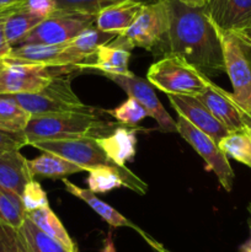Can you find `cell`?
Wrapping results in <instances>:
<instances>
[{"label": "cell", "mask_w": 251, "mask_h": 252, "mask_svg": "<svg viewBox=\"0 0 251 252\" xmlns=\"http://www.w3.org/2000/svg\"><path fill=\"white\" fill-rule=\"evenodd\" d=\"M240 115L241 121H243L244 129L251 135V110H245L240 106Z\"/></svg>", "instance_id": "cell-36"}, {"label": "cell", "mask_w": 251, "mask_h": 252, "mask_svg": "<svg viewBox=\"0 0 251 252\" xmlns=\"http://www.w3.org/2000/svg\"><path fill=\"white\" fill-rule=\"evenodd\" d=\"M218 147L226 157L251 169V135L245 129L230 132L218 143Z\"/></svg>", "instance_id": "cell-26"}, {"label": "cell", "mask_w": 251, "mask_h": 252, "mask_svg": "<svg viewBox=\"0 0 251 252\" xmlns=\"http://www.w3.org/2000/svg\"><path fill=\"white\" fill-rule=\"evenodd\" d=\"M219 36L234 100L245 110H251V48L235 33L219 32Z\"/></svg>", "instance_id": "cell-7"}, {"label": "cell", "mask_w": 251, "mask_h": 252, "mask_svg": "<svg viewBox=\"0 0 251 252\" xmlns=\"http://www.w3.org/2000/svg\"><path fill=\"white\" fill-rule=\"evenodd\" d=\"M34 180L29 160L20 152L0 155V189L21 197L25 186Z\"/></svg>", "instance_id": "cell-18"}, {"label": "cell", "mask_w": 251, "mask_h": 252, "mask_svg": "<svg viewBox=\"0 0 251 252\" xmlns=\"http://www.w3.org/2000/svg\"><path fill=\"white\" fill-rule=\"evenodd\" d=\"M203 11L220 33H236L251 26V0H208Z\"/></svg>", "instance_id": "cell-13"}, {"label": "cell", "mask_w": 251, "mask_h": 252, "mask_svg": "<svg viewBox=\"0 0 251 252\" xmlns=\"http://www.w3.org/2000/svg\"><path fill=\"white\" fill-rule=\"evenodd\" d=\"M176 128L177 133L198 153L199 157L206 161L208 169L218 177L221 187L226 192H230L233 189L235 174L231 169L228 157L221 152L218 144L181 116L177 117Z\"/></svg>", "instance_id": "cell-10"}, {"label": "cell", "mask_w": 251, "mask_h": 252, "mask_svg": "<svg viewBox=\"0 0 251 252\" xmlns=\"http://www.w3.org/2000/svg\"><path fill=\"white\" fill-rule=\"evenodd\" d=\"M137 129L142 128H127L121 125L107 137L96 138V142L115 164L126 167V162L132 161L137 153Z\"/></svg>", "instance_id": "cell-19"}, {"label": "cell", "mask_w": 251, "mask_h": 252, "mask_svg": "<svg viewBox=\"0 0 251 252\" xmlns=\"http://www.w3.org/2000/svg\"><path fill=\"white\" fill-rule=\"evenodd\" d=\"M106 115L115 118L117 123L122 126L135 127L140 121L149 117V113L140 106V103L133 97H128L125 102L121 103L112 110H103Z\"/></svg>", "instance_id": "cell-30"}, {"label": "cell", "mask_w": 251, "mask_h": 252, "mask_svg": "<svg viewBox=\"0 0 251 252\" xmlns=\"http://www.w3.org/2000/svg\"><path fill=\"white\" fill-rule=\"evenodd\" d=\"M20 1V0H0V5H6V4H12V2Z\"/></svg>", "instance_id": "cell-41"}, {"label": "cell", "mask_w": 251, "mask_h": 252, "mask_svg": "<svg viewBox=\"0 0 251 252\" xmlns=\"http://www.w3.org/2000/svg\"><path fill=\"white\" fill-rule=\"evenodd\" d=\"M97 112H66L32 117L24 135L29 145L39 140L103 138L113 132L120 123H115Z\"/></svg>", "instance_id": "cell-2"}, {"label": "cell", "mask_w": 251, "mask_h": 252, "mask_svg": "<svg viewBox=\"0 0 251 252\" xmlns=\"http://www.w3.org/2000/svg\"><path fill=\"white\" fill-rule=\"evenodd\" d=\"M235 34L241 39V41L245 42V43L251 48V26L248 27V29L243 30V31L236 32Z\"/></svg>", "instance_id": "cell-38"}, {"label": "cell", "mask_w": 251, "mask_h": 252, "mask_svg": "<svg viewBox=\"0 0 251 252\" xmlns=\"http://www.w3.org/2000/svg\"><path fill=\"white\" fill-rule=\"evenodd\" d=\"M169 30L154 53L175 56L203 73L213 76L225 71L219 32L203 9H194L180 0H166Z\"/></svg>", "instance_id": "cell-1"}, {"label": "cell", "mask_w": 251, "mask_h": 252, "mask_svg": "<svg viewBox=\"0 0 251 252\" xmlns=\"http://www.w3.org/2000/svg\"><path fill=\"white\" fill-rule=\"evenodd\" d=\"M32 116L12 96L0 95V130L24 133Z\"/></svg>", "instance_id": "cell-23"}, {"label": "cell", "mask_w": 251, "mask_h": 252, "mask_svg": "<svg viewBox=\"0 0 251 252\" xmlns=\"http://www.w3.org/2000/svg\"><path fill=\"white\" fill-rule=\"evenodd\" d=\"M25 10L46 20L57 11L54 0H25Z\"/></svg>", "instance_id": "cell-35"}, {"label": "cell", "mask_w": 251, "mask_h": 252, "mask_svg": "<svg viewBox=\"0 0 251 252\" xmlns=\"http://www.w3.org/2000/svg\"><path fill=\"white\" fill-rule=\"evenodd\" d=\"M0 252H32L20 229L0 220Z\"/></svg>", "instance_id": "cell-31"}, {"label": "cell", "mask_w": 251, "mask_h": 252, "mask_svg": "<svg viewBox=\"0 0 251 252\" xmlns=\"http://www.w3.org/2000/svg\"><path fill=\"white\" fill-rule=\"evenodd\" d=\"M147 79L167 95L189 96L203 93L211 80L191 64L175 56H164L153 63L148 69Z\"/></svg>", "instance_id": "cell-4"}, {"label": "cell", "mask_w": 251, "mask_h": 252, "mask_svg": "<svg viewBox=\"0 0 251 252\" xmlns=\"http://www.w3.org/2000/svg\"><path fill=\"white\" fill-rule=\"evenodd\" d=\"M207 108L209 112L229 130L244 129L243 121L240 115V106L238 105L233 97V94L224 89L219 88L217 84L209 80L206 90L196 96Z\"/></svg>", "instance_id": "cell-15"}, {"label": "cell", "mask_w": 251, "mask_h": 252, "mask_svg": "<svg viewBox=\"0 0 251 252\" xmlns=\"http://www.w3.org/2000/svg\"><path fill=\"white\" fill-rule=\"evenodd\" d=\"M21 199L25 209H26V213L44 208V207H49L47 193L36 180H32L25 186L24 192L21 194Z\"/></svg>", "instance_id": "cell-32"}, {"label": "cell", "mask_w": 251, "mask_h": 252, "mask_svg": "<svg viewBox=\"0 0 251 252\" xmlns=\"http://www.w3.org/2000/svg\"><path fill=\"white\" fill-rule=\"evenodd\" d=\"M12 97L32 116L54 115L66 112H97L98 108L86 106L76 96L70 86L69 75L53 78L47 88L36 94H21Z\"/></svg>", "instance_id": "cell-5"}, {"label": "cell", "mask_w": 251, "mask_h": 252, "mask_svg": "<svg viewBox=\"0 0 251 252\" xmlns=\"http://www.w3.org/2000/svg\"><path fill=\"white\" fill-rule=\"evenodd\" d=\"M167 98L179 116L188 121L197 129L206 133L217 144L230 133L196 96L167 95Z\"/></svg>", "instance_id": "cell-14"}, {"label": "cell", "mask_w": 251, "mask_h": 252, "mask_svg": "<svg viewBox=\"0 0 251 252\" xmlns=\"http://www.w3.org/2000/svg\"><path fill=\"white\" fill-rule=\"evenodd\" d=\"M63 184L69 193H71L73 196H75L76 198L85 202L93 211H95L96 213H97L103 220L107 221L111 226H113V228H122V226H125V228L133 229V230L137 231V233L147 241L148 245L152 246L153 250H155V249L161 246V244L157 243V241L154 240L152 236L148 235L144 230H142L139 226H137L134 223H132L129 219L126 218L125 216H122L117 209H115L113 207H111L110 204L98 198V197L96 196L95 193H93L90 189H81V187L76 186L73 182L69 181L68 179H63Z\"/></svg>", "instance_id": "cell-16"}, {"label": "cell", "mask_w": 251, "mask_h": 252, "mask_svg": "<svg viewBox=\"0 0 251 252\" xmlns=\"http://www.w3.org/2000/svg\"><path fill=\"white\" fill-rule=\"evenodd\" d=\"M64 46H65V43L56 44V46L41 43L19 44V46L12 47L11 53L9 56L12 57V58L21 59V61L52 66L58 54L63 51Z\"/></svg>", "instance_id": "cell-24"}, {"label": "cell", "mask_w": 251, "mask_h": 252, "mask_svg": "<svg viewBox=\"0 0 251 252\" xmlns=\"http://www.w3.org/2000/svg\"><path fill=\"white\" fill-rule=\"evenodd\" d=\"M144 5L135 0H123L111 5L96 15L95 27L106 33L118 36L132 26Z\"/></svg>", "instance_id": "cell-17"}, {"label": "cell", "mask_w": 251, "mask_h": 252, "mask_svg": "<svg viewBox=\"0 0 251 252\" xmlns=\"http://www.w3.org/2000/svg\"><path fill=\"white\" fill-rule=\"evenodd\" d=\"M29 167L34 176L47 179H65V176L84 171L81 167L52 153H42L39 157L29 160Z\"/></svg>", "instance_id": "cell-22"}, {"label": "cell", "mask_w": 251, "mask_h": 252, "mask_svg": "<svg viewBox=\"0 0 251 252\" xmlns=\"http://www.w3.org/2000/svg\"><path fill=\"white\" fill-rule=\"evenodd\" d=\"M95 20L96 16L94 15L56 11L34 27L20 44L41 43L56 46L68 43L84 30L95 26Z\"/></svg>", "instance_id": "cell-9"}, {"label": "cell", "mask_w": 251, "mask_h": 252, "mask_svg": "<svg viewBox=\"0 0 251 252\" xmlns=\"http://www.w3.org/2000/svg\"><path fill=\"white\" fill-rule=\"evenodd\" d=\"M31 147L41 150L43 153H52L63 159L78 165L84 171H90L100 166L116 167L118 166L106 155L101 149L95 138H76V139H61V140H39L32 143Z\"/></svg>", "instance_id": "cell-8"}, {"label": "cell", "mask_w": 251, "mask_h": 252, "mask_svg": "<svg viewBox=\"0 0 251 252\" xmlns=\"http://www.w3.org/2000/svg\"><path fill=\"white\" fill-rule=\"evenodd\" d=\"M42 21L43 19L31 14L25 9L7 17L5 21V34H6V39L10 46L15 47L21 43L22 39Z\"/></svg>", "instance_id": "cell-25"}, {"label": "cell", "mask_w": 251, "mask_h": 252, "mask_svg": "<svg viewBox=\"0 0 251 252\" xmlns=\"http://www.w3.org/2000/svg\"><path fill=\"white\" fill-rule=\"evenodd\" d=\"M240 252H251V239L240 248Z\"/></svg>", "instance_id": "cell-40"}, {"label": "cell", "mask_w": 251, "mask_h": 252, "mask_svg": "<svg viewBox=\"0 0 251 252\" xmlns=\"http://www.w3.org/2000/svg\"><path fill=\"white\" fill-rule=\"evenodd\" d=\"M20 230L32 252H68L62 244L43 233L27 217Z\"/></svg>", "instance_id": "cell-27"}, {"label": "cell", "mask_w": 251, "mask_h": 252, "mask_svg": "<svg viewBox=\"0 0 251 252\" xmlns=\"http://www.w3.org/2000/svg\"><path fill=\"white\" fill-rule=\"evenodd\" d=\"M76 68L48 66L7 56L0 59V95L36 94L51 84L53 78L66 75Z\"/></svg>", "instance_id": "cell-3"}, {"label": "cell", "mask_w": 251, "mask_h": 252, "mask_svg": "<svg viewBox=\"0 0 251 252\" xmlns=\"http://www.w3.org/2000/svg\"><path fill=\"white\" fill-rule=\"evenodd\" d=\"M181 2H184L185 5L189 7H194V9H203L206 6V4L208 2V0H180Z\"/></svg>", "instance_id": "cell-39"}, {"label": "cell", "mask_w": 251, "mask_h": 252, "mask_svg": "<svg viewBox=\"0 0 251 252\" xmlns=\"http://www.w3.org/2000/svg\"><path fill=\"white\" fill-rule=\"evenodd\" d=\"M26 217L34 225L38 226L43 233L53 238L59 244H62L66 249V251L78 252L75 243L70 238L66 229L64 228L63 223L59 220L58 217L56 216V213L49 207H44V208L37 209V211L27 212Z\"/></svg>", "instance_id": "cell-21"}, {"label": "cell", "mask_w": 251, "mask_h": 252, "mask_svg": "<svg viewBox=\"0 0 251 252\" xmlns=\"http://www.w3.org/2000/svg\"><path fill=\"white\" fill-rule=\"evenodd\" d=\"M130 51L118 46L113 39L98 47L93 62L84 69H94L103 75H132L129 70Z\"/></svg>", "instance_id": "cell-20"}, {"label": "cell", "mask_w": 251, "mask_h": 252, "mask_svg": "<svg viewBox=\"0 0 251 252\" xmlns=\"http://www.w3.org/2000/svg\"><path fill=\"white\" fill-rule=\"evenodd\" d=\"M115 37L116 34L106 33L95 26L89 27L65 43L63 51L58 54L52 66L84 69L93 62L98 47L111 42Z\"/></svg>", "instance_id": "cell-12"}, {"label": "cell", "mask_w": 251, "mask_h": 252, "mask_svg": "<svg viewBox=\"0 0 251 252\" xmlns=\"http://www.w3.org/2000/svg\"><path fill=\"white\" fill-rule=\"evenodd\" d=\"M22 9H25V0H20V1L12 2V4L0 5V59L9 56L12 49V47L7 42L6 34H5V21L7 17Z\"/></svg>", "instance_id": "cell-33"}, {"label": "cell", "mask_w": 251, "mask_h": 252, "mask_svg": "<svg viewBox=\"0 0 251 252\" xmlns=\"http://www.w3.org/2000/svg\"><path fill=\"white\" fill-rule=\"evenodd\" d=\"M121 1L123 0H54L57 11L79 12V14L94 15V16H96L101 10ZM135 1L152 4L157 0H135Z\"/></svg>", "instance_id": "cell-29"}, {"label": "cell", "mask_w": 251, "mask_h": 252, "mask_svg": "<svg viewBox=\"0 0 251 252\" xmlns=\"http://www.w3.org/2000/svg\"><path fill=\"white\" fill-rule=\"evenodd\" d=\"M155 252H171V251H170V250H167V249H165L164 248V246H160V248H157V249H155V250H154Z\"/></svg>", "instance_id": "cell-42"}, {"label": "cell", "mask_w": 251, "mask_h": 252, "mask_svg": "<svg viewBox=\"0 0 251 252\" xmlns=\"http://www.w3.org/2000/svg\"><path fill=\"white\" fill-rule=\"evenodd\" d=\"M169 30V9L166 0L145 4L132 26L113 38V42L132 51L134 47L154 52L164 41Z\"/></svg>", "instance_id": "cell-6"}, {"label": "cell", "mask_w": 251, "mask_h": 252, "mask_svg": "<svg viewBox=\"0 0 251 252\" xmlns=\"http://www.w3.org/2000/svg\"><path fill=\"white\" fill-rule=\"evenodd\" d=\"M101 252H117L116 250V245H115V241H113V236L111 231H108L107 236L103 240V246L101 249Z\"/></svg>", "instance_id": "cell-37"}, {"label": "cell", "mask_w": 251, "mask_h": 252, "mask_svg": "<svg viewBox=\"0 0 251 252\" xmlns=\"http://www.w3.org/2000/svg\"><path fill=\"white\" fill-rule=\"evenodd\" d=\"M108 80L120 86L129 97H133L140 103L143 108L149 113V117L157 121L159 129L166 133H177L176 122L166 112L162 103L157 98L154 89L149 81L139 78L135 74L132 75H105Z\"/></svg>", "instance_id": "cell-11"}, {"label": "cell", "mask_w": 251, "mask_h": 252, "mask_svg": "<svg viewBox=\"0 0 251 252\" xmlns=\"http://www.w3.org/2000/svg\"><path fill=\"white\" fill-rule=\"evenodd\" d=\"M26 219V209L20 196L0 189V220L20 229Z\"/></svg>", "instance_id": "cell-28"}, {"label": "cell", "mask_w": 251, "mask_h": 252, "mask_svg": "<svg viewBox=\"0 0 251 252\" xmlns=\"http://www.w3.org/2000/svg\"><path fill=\"white\" fill-rule=\"evenodd\" d=\"M29 145L24 133H7L0 130V155L11 152H20L21 148Z\"/></svg>", "instance_id": "cell-34"}]
</instances>
